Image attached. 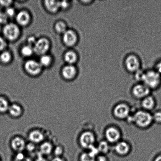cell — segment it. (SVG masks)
<instances>
[{
	"instance_id": "29",
	"label": "cell",
	"mask_w": 161,
	"mask_h": 161,
	"mask_svg": "<svg viewBox=\"0 0 161 161\" xmlns=\"http://www.w3.org/2000/svg\"><path fill=\"white\" fill-rule=\"evenodd\" d=\"M55 28L58 32L64 33L66 31V26L64 22H59L57 23L55 26Z\"/></svg>"
},
{
	"instance_id": "34",
	"label": "cell",
	"mask_w": 161,
	"mask_h": 161,
	"mask_svg": "<svg viewBox=\"0 0 161 161\" xmlns=\"http://www.w3.org/2000/svg\"><path fill=\"white\" fill-rule=\"evenodd\" d=\"M36 147L35 143L32 142L30 143L29 144L26 145V148L28 151L29 152H33L35 150Z\"/></svg>"
},
{
	"instance_id": "42",
	"label": "cell",
	"mask_w": 161,
	"mask_h": 161,
	"mask_svg": "<svg viewBox=\"0 0 161 161\" xmlns=\"http://www.w3.org/2000/svg\"><path fill=\"white\" fill-rule=\"evenodd\" d=\"M81 2L83 4H92V3L94 1H92V0H86V1H81Z\"/></svg>"
},
{
	"instance_id": "20",
	"label": "cell",
	"mask_w": 161,
	"mask_h": 161,
	"mask_svg": "<svg viewBox=\"0 0 161 161\" xmlns=\"http://www.w3.org/2000/svg\"><path fill=\"white\" fill-rule=\"evenodd\" d=\"M45 5L47 8L51 12L57 11L60 7L59 1H46Z\"/></svg>"
},
{
	"instance_id": "30",
	"label": "cell",
	"mask_w": 161,
	"mask_h": 161,
	"mask_svg": "<svg viewBox=\"0 0 161 161\" xmlns=\"http://www.w3.org/2000/svg\"><path fill=\"white\" fill-rule=\"evenodd\" d=\"M153 120V122L158 124H161V111H158L155 112L152 114Z\"/></svg>"
},
{
	"instance_id": "11",
	"label": "cell",
	"mask_w": 161,
	"mask_h": 161,
	"mask_svg": "<svg viewBox=\"0 0 161 161\" xmlns=\"http://www.w3.org/2000/svg\"><path fill=\"white\" fill-rule=\"evenodd\" d=\"M25 69L28 73L36 75L38 74L42 70V65L40 63L33 60L26 61L25 64Z\"/></svg>"
},
{
	"instance_id": "35",
	"label": "cell",
	"mask_w": 161,
	"mask_h": 161,
	"mask_svg": "<svg viewBox=\"0 0 161 161\" xmlns=\"http://www.w3.org/2000/svg\"><path fill=\"white\" fill-rule=\"evenodd\" d=\"M96 161H108L107 155L99 154L96 158Z\"/></svg>"
},
{
	"instance_id": "9",
	"label": "cell",
	"mask_w": 161,
	"mask_h": 161,
	"mask_svg": "<svg viewBox=\"0 0 161 161\" xmlns=\"http://www.w3.org/2000/svg\"><path fill=\"white\" fill-rule=\"evenodd\" d=\"M114 151L117 155L120 157H125L130 153L131 147L127 142L121 140L115 144Z\"/></svg>"
},
{
	"instance_id": "19",
	"label": "cell",
	"mask_w": 161,
	"mask_h": 161,
	"mask_svg": "<svg viewBox=\"0 0 161 161\" xmlns=\"http://www.w3.org/2000/svg\"><path fill=\"white\" fill-rule=\"evenodd\" d=\"M8 111L9 112L11 116L17 117L21 114L22 109L20 106L16 104H13L10 105Z\"/></svg>"
},
{
	"instance_id": "10",
	"label": "cell",
	"mask_w": 161,
	"mask_h": 161,
	"mask_svg": "<svg viewBox=\"0 0 161 161\" xmlns=\"http://www.w3.org/2000/svg\"><path fill=\"white\" fill-rule=\"evenodd\" d=\"M49 47L48 41L45 38H41L36 41L34 46V51L38 55L45 54Z\"/></svg>"
},
{
	"instance_id": "18",
	"label": "cell",
	"mask_w": 161,
	"mask_h": 161,
	"mask_svg": "<svg viewBox=\"0 0 161 161\" xmlns=\"http://www.w3.org/2000/svg\"><path fill=\"white\" fill-rule=\"evenodd\" d=\"M30 16L27 12L21 11L16 16V20L19 24L25 26L29 23Z\"/></svg>"
},
{
	"instance_id": "8",
	"label": "cell",
	"mask_w": 161,
	"mask_h": 161,
	"mask_svg": "<svg viewBox=\"0 0 161 161\" xmlns=\"http://www.w3.org/2000/svg\"><path fill=\"white\" fill-rule=\"evenodd\" d=\"M3 34L8 40L13 41L18 37L19 29L18 27L14 23L8 24L3 28Z\"/></svg>"
},
{
	"instance_id": "40",
	"label": "cell",
	"mask_w": 161,
	"mask_h": 161,
	"mask_svg": "<svg viewBox=\"0 0 161 161\" xmlns=\"http://www.w3.org/2000/svg\"><path fill=\"white\" fill-rule=\"evenodd\" d=\"M36 41L34 37H29L28 39V42L30 46L31 47V45H34L35 44Z\"/></svg>"
},
{
	"instance_id": "37",
	"label": "cell",
	"mask_w": 161,
	"mask_h": 161,
	"mask_svg": "<svg viewBox=\"0 0 161 161\" xmlns=\"http://www.w3.org/2000/svg\"><path fill=\"white\" fill-rule=\"evenodd\" d=\"M12 2L11 1H0V5L4 7H8Z\"/></svg>"
},
{
	"instance_id": "27",
	"label": "cell",
	"mask_w": 161,
	"mask_h": 161,
	"mask_svg": "<svg viewBox=\"0 0 161 161\" xmlns=\"http://www.w3.org/2000/svg\"><path fill=\"white\" fill-rule=\"evenodd\" d=\"M13 161H32L30 158L27 157L22 152L18 153L14 158Z\"/></svg>"
},
{
	"instance_id": "24",
	"label": "cell",
	"mask_w": 161,
	"mask_h": 161,
	"mask_svg": "<svg viewBox=\"0 0 161 161\" xmlns=\"http://www.w3.org/2000/svg\"><path fill=\"white\" fill-rule=\"evenodd\" d=\"M96 157L92 155L88 151L82 153L80 156V161H96Z\"/></svg>"
},
{
	"instance_id": "17",
	"label": "cell",
	"mask_w": 161,
	"mask_h": 161,
	"mask_svg": "<svg viewBox=\"0 0 161 161\" xmlns=\"http://www.w3.org/2000/svg\"><path fill=\"white\" fill-rule=\"evenodd\" d=\"M110 145L111 144L105 140H102L99 142L97 146L99 154L107 155L111 150Z\"/></svg>"
},
{
	"instance_id": "21",
	"label": "cell",
	"mask_w": 161,
	"mask_h": 161,
	"mask_svg": "<svg viewBox=\"0 0 161 161\" xmlns=\"http://www.w3.org/2000/svg\"><path fill=\"white\" fill-rule=\"evenodd\" d=\"M53 146L48 142H45L42 143L40 147V153L42 155L49 154L53 151Z\"/></svg>"
},
{
	"instance_id": "2",
	"label": "cell",
	"mask_w": 161,
	"mask_h": 161,
	"mask_svg": "<svg viewBox=\"0 0 161 161\" xmlns=\"http://www.w3.org/2000/svg\"><path fill=\"white\" fill-rule=\"evenodd\" d=\"M140 81L144 84L151 91L160 86L161 76L155 70H149L142 72Z\"/></svg>"
},
{
	"instance_id": "16",
	"label": "cell",
	"mask_w": 161,
	"mask_h": 161,
	"mask_svg": "<svg viewBox=\"0 0 161 161\" xmlns=\"http://www.w3.org/2000/svg\"><path fill=\"white\" fill-rule=\"evenodd\" d=\"M28 137L31 142L34 143H40L43 141L44 139L43 133L38 130L32 131L30 133Z\"/></svg>"
},
{
	"instance_id": "31",
	"label": "cell",
	"mask_w": 161,
	"mask_h": 161,
	"mask_svg": "<svg viewBox=\"0 0 161 161\" xmlns=\"http://www.w3.org/2000/svg\"><path fill=\"white\" fill-rule=\"evenodd\" d=\"M8 17L5 13L0 12V24H4L8 21Z\"/></svg>"
},
{
	"instance_id": "3",
	"label": "cell",
	"mask_w": 161,
	"mask_h": 161,
	"mask_svg": "<svg viewBox=\"0 0 161 161\" xmlns=\"http://www.w3.org/2000/svg\"><path fill=\"white\" fill-rule=\"evenodd\" d=\"M131 108L125 103H119L114 107L113 114L116 119L120 120H126L131 114Z\"/></svg>"
},
{
	"instance_id": "44",
	"label": "cell",
	"mask_w": 161,
	"mask_h": 161,
	"mask_svg": "<svg viewBox=\"0 0 161 161\" xmlns=\"http://www.w3.org/2000/svg\"><path fill=\"white\" fill-rule=\"evenodd\" d=\"M154 161H161V155H159L156 157Z\"/></svg>"
},
{
	"instance_id": "39",
	"label": "cell",
	"mask_w": 161,
	"mask_h": 161,
	"mask_svg": "<svg viewBox=\"0 0 161 161\" xmlns=\"http://www.w3.org/2000/svg\"><path fill=\"white\" fill-rule=\"evenodd\" d=\"M68 3H67V1H59L60 7H61L62 8H66L68 7Z\"/></svg>"
},
{
	"instance_id": "14",
	"label": "cell",
	"mask_w": 161,
	"mask_h": 161,
	"mask_svg": "<svg viewBox=\"0 0 161 161\" xmlns=\"http://www.w3.org/2000/svg\"><path fill=\"white\" fill-rule=\"evenodd\" d=\"M13 149L18 153L22 152L26 148V143L23 138L16 137L12 140L11 142Z\"/></svg>"
},
{
	"instance_id": "15",
	"label": "cell",
	"mask_w": 161,
	"mask_h": 161,
	"mask_svg": "<svg viewBox=\"0 0 161 161\" xmlns=\"http://www.w3.org/2000/svg\"><path fill=\"white\" fill-rule=\"evenodd\" d=\"M76 69L74 66L69 65L65 66L62 70L63 76L66 79L71 80L75 78L76 75Z\"/></svg>"
},
{
	"instance_id": "7",
	"label": "cell",
	"mask_w": 161,
	"mask_h": 161,
	"mask_svg": "<svg viewBox=\"0 0 161 161\" xmlns=\"http://www.w3.org/2000/svg\"><path fill=\"white\" fill-rule=\"evenodd\" d=\"M151 92V90L141 82L134 85L131 90V94L133 97L140 101L150 95Z\"/></svg>"
},
{
	"instance_id": "13",
	"label": "cell",
	"mask_w": 161,
	"mask_h": 161,
	"mask_svg": "<svg viewBox=\"0 0 161 161\" xmlns=\"http://www.w3.org/2000/svg\"><path fill=\"white\" fill-rule=\"evenodd\" d=\"M78 37L75 31L69 30L64 33L63 40L64 43L68 46H72L76 44Z\"/></svg>"
},
{
	"instance_id": "41",
	"label": "cell",
	"mask_w": 161,
	"mask_h": 161,
	"mask_svg": "<svg viewBox=\"0 0 161 161\" xmlns=\"http://www.w3.org/2000/svg\"><path fill=\"white\" fill-rule=\"evenodd\" d=\"M35 161H47V160L46 159L43 157V155L39 153Z\"/></svg>"
},
{
	"instance_id": "22",
	"label": "cell",
	"mask_w": 161,
	"mask_h": 161,
	"mask_svg": "<svg viewBox=\"0 0 161 161\" xmlns=\"http://www.w3.org/2000/svg\"><path fill=\"white\" fill-rule=\"evenodd\" d=\"M78 57L76 53L73 51L67 52L64 56V59L66 62L70 64H73L76 62Z\"/></svg>"
},
{
	"instance_id": "23",
	"label": "cell",
	"mask_w": 161,
	"mask_h": 161,
	"mask_svg": "<svg viewBox=\"0 0 161 161\" xmlns=\"http://www.w3.org/2000/svg\"><path fill=\"white\" fill-rule=\"evenodd\" d=\"M9 106L10 105L7 99L0 96V113H4L8 111Z\"/></svg>"
},
{
	"instance_id": "26",
	"label": "cell",
	"mask_w": 161,
	"mask_h": 161,
	"mask_svg": "<svg viewBox=\"0 0 161 161\" xmlns=\"http://www.w3.org/2000/svg\"><path fill=\"white\" fill-rule=\"evenodd\" d=\"M34 51L32 47L29 45L24 47L21 50L22 54L26 57L31 56Z\"/></svg>"
},
{
	"instance_id": "25",
	"label": "cell",
	"mask_w": 161,
	"mask_h": 161,
	"mask_svg": "<svg viewBox=\"0 0 161 161\" xmlns=\"http://www.w3.org/2000/svg\"><path fill=\"white\" fill-rule=\"evenodd\" d=\"M11 56L10 53L8 51L2 52L0 54V61L4 64H7L10 61Z\"/></svg>"
},
{
	"instance_id": "43",
	"label": "cell",
	"mask_w": 161,
	"mask_h": 161,
	"mask_svg": "<svg viewBox=\"0 0 161 161\" xmlns=\"http://www.w3.org/2000/svg\"><path fill=\"white\" fill-rule=\"evenodd\" d=\"M52 161H65L60 157H56L54 158Z\"/></svg>"
},
{
	"instance_id": "33",
	"label": "cell",
	"mask_w": 161,
	"mask_h": 161,
	"mask_svg": "<svg viewBox=\"0 0 161 161\" xmlns=\"http://www.w3.org/2000/svg\"><path fill=\"white\" fill-rule=\"evenodd\" d=\"M6 15L8 17H12L15 14V10L12 8L8 7L6 9L5 12Z\"/></svg>"
},
{
	"instance_id": "12",
	"label": "cell",
	"mask_w": 161,
	"mask_h": 161,
	"mask_svg": "<svg viewBox=\"0 0 161 161\" xmlns=\"http://www.w3.org/2000/svg\"><path fill=\"white\" fill-rule=\"evenodd\" d=\"M156 104L155 98L150 94L142 99L140 105L142 109L151 112L155 108Z\"/></svg>"
},
{
	"instance_id": "32",
	"label": "cell",
	"mask_w": 161,
	"mask_h": 161,
	"mask_svg": "<svg viewBox=\"0 0 161 161\" xmlns=\"http://www.w3.org/2000/svg\"><path fill=\"white\" fill-rule=\"evenodd\" d=\"M55 155L56 156V157H60L63 153V149L60 146H58L55 148L54 150Z\"/></svg>"
},
{
	"instance_id": "4",
	"label": "cell",
	"mask_w": 161,
	"mask_h": 161,
	"mask_svg": "<svg viewBox=\"0 0 161 161\" xmlns=\"http://www.w3.org/2000/svg\"><path fill=\"white\" fill-rule=\"evenodd\" d=\"M104 136L107 142L111 145H114L121 140L122 133L116 126H110L105 129Z\"/></svg>"
},
{
	"instance_id": "38",
	"label": "cell",
	"mask_w": 161,
	"mask_h": 161,
	"mask_svg": "<svg viewBox=\"0 0 161 161\" xmlns=\"http://www.w3.org/2000/svg\"><path fill=\"white\" fill-rule=\"evenodd\" d=\"M155 70L161 76V61L158 62L156 64Z\"/></svg>"
},
{
	"instance_id": "5",
	"label": "cell",
	"mask_w": 161,
	"mask_h": 161,
	"mask_svg": "<svg viewBox=\"0 0 161 161\" xmlns=\"http://www.w3.org/2000/svg\"><path fill=\"white\" fill-rule=\"evenodd\" d=\"M126 70L131 73H135L140 69L141 62L138 56L130 54L126 57L124 61Z\"/></svg>"
},
{
	"instance_id": "28",
	"label": "cell",
	"mask_w": 161,
	"mask_h": 161,
	"mask_svg": "<svg viewBox=\"0 0 161 161\" xmlns=\"http://www.w3.org/2000/svg\"><path fill=\"white\" fill-rule=\"evenodd\" d=\"M51 62V58L48 55H43L41 58L40 59V64L41 65L43 66H47L49 65Z\"/></svg>"
},
{
	"instance_id": "36",
	"label": "cell",
	"mask_w": 161,
	"mask_h": 161,
	"mask_svg": "<svg viewBox=\"0 0 161 161\" xmlns=\"http://www.w3.org/2000/svg\"><path fill=\"white\" fill-rule=\"evenodd\" d=\"M6 47V42L3 38L0 36V52L3 51Z\"/></svg>"
},
{
	"instance_id": "1",
	"label": "cell",
	"mask_w": 161,
	"mask_h": 161,
	"mask_svg": "<svg viewBox=\"0 0 161 161\" xmlns=\"http://www.w3.org/2000/svg\"><path fill=\"white\" fill-rule=\"evenodd\" d=\"M126 120L141 129L149 128L154 123L152 114L142 109L132 113Z\"/></svg>"
},
{
	"instance_id": "6",
	"label": "cell",
	"mask_w": 161,
	"mask_h": 161,
	"mask_svg": "<svg viewBox=\"0 0 161 161\" xmlns=\"http://www.w3.org/2000/svg\"><path fill=\"white\" fill-rule=\"evenodd\" d=\"M96 137L94 132L90 130L85 131L80 135L79 141L80 146L84 149L88 150L95 146Z\"/></svg>"
}]
</instances>
